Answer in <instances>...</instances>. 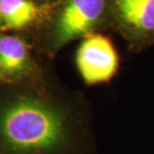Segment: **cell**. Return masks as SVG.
<instances>
[{
	"label": "cell",
	"mask_w": 154,
	"mask_h": 154,
	"mask_svg": "<svg viewBox=\"0 0 154 154\" xmlns=\"http://www.w3.org/2000/svg\"><path fill=\"white\" fill-rule=\"evenodd\" d=\"M106 0H67L57 22L56 40L59 44L86 35L99 22Z\"/></svg>",
	"instance_id": "3"
},
{
	"label": "cell",
	"mask_w": 154,
	"mask_h": 154,
	"mask_svg": "<svg viewBox=\"0 0 154 154\" xmlns=\"http://www.w3.org/2000/svg\"><path fill=\"white\" fill-rule=\"evenodd\" d=\"M76 64L89 85L109 81L119 66L118 54L111 41L103 35H87L76 54Z\"/></svg>",
	"instance_id": "2"
},
{
	"label": "cell",
	"mask_w": 154,
	"mask_h": 154,
	"mask_svg": "<svg viewBox=\"0 0 154 154\" xmlns=\"http://www.w3.org/2000/svg\"><path fill=\"white\" fill-rule=\"evenodd\" d=\"M120 18L132 30L154 33V0H116Z\"/></svg>",
	"instance_id": "4"
},
{
	"label": "cell",
	"mask_w": 154,
	"mask_h": 154,
	"mask_svg": "<svg viewBox=\"0 0 154 154\" xmlns=\"http://www.w3.org/2000/svg\"><path fill=\"white\" fill-rule=\"evenodd\" d=\"M28 61V49L19 37L6 35L0 37V69L13 75L25 68Z\"/></svg>",
	"instance_id": "6"
},
{
	"label": "cell",
	"mask_w": 154,
	"mask_h": 154,
	"mask_svg": "<svg viewBox=\"0 0 154 154\" xmlns=\"http://www.w3.org/2000/svg\"><path fill=\"white\" fill-rule=\"evenodd\" d=\"M0 137L14 151L50 149L63 140V120L47 104L33 98H19L0 113Z\"/></svg>",
	"instance_id": "1"
},
{
	"label": "cell",
	"mask_w": 154,
	"mask_h": 154,
	"mask_svg": "<svg viewBox=\"0 0 154 154\" xmlns=\"http://www.w3.org/2000/svg\"><path fill=\"white\" fill-rule=\"evenodd\" d=\"M39 7L32 0H0V18L6 28L21 29L37 19Z\"/></svg>",
	"instance_id": "5"
}]
</instances>
